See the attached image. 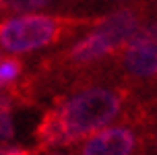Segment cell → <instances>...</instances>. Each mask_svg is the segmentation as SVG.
Wrapping results in <instances>:
<instances>
[{
    "instance_id": "obj_1",
    "label": "cell",
    "mask_w": 157,
    "mask_h": 155,
    "mask_svg": "<svg viewBox=\"0 0 157 155\" xmlns=\"http://www.w3.org/2000/svg\"><path fill=\"white\" fill-rule=\"evenodd\" d=\"M120 110L122 95L116 89L93 85L71 93L54 112L75 143L110 126Z\"/></svg>"
},
{
    "instance_id": "obj_15",
    "label": "cell",
    "mask_w": 157,
    "mask_h": 155,
    "mask_svg": "<svg viewBox=\"0 0 157 155\" xmlns=\"http://www.w3.org/2000/svg\"><path fill=\"white\" fill-rule=\"evenodd\" d=\"M6 2H8V0H0V13L6 10Z\"/></svg>"
},
{
    "instance_id": "obj_5",
    "label": "cell",
    "mask_w": 157,
    "mask_h": 155,
    "mask_svg": "<svg viewBox=\"0 0 157 155\" xmlns=\"http://www.w3.org/2000/svg\"><path fill=\"white\" fill-rule=\"evenodd\" d=\"M95 29H99L105 37L112 41V46L120 50L143 29L141 15L134 8H118L110 15H105L95 23Z\"/></svg>"
},
{
    "instance_id": "obj_12",
    "label": "cell",
    "mask_w": 157,
    "mask_h": 155,
    "mask_svg": "<svg viewBox=\"0 0 157 155\" xmlns=\"http://www.w3.org/2000/svg\"><path fill=\"white\" fill-rule=\"evenodd\" d=\"M4 153L6 155H29L25 149H21V147H15V145H10V147H6L4 149Z\"/></svg>"
},
{
    "instance_id": "obj_17",
    "label": "cell",
    "mask_w": 157,
    "mask_h": 155,
    "mask_svg": "<svg viewBox=\"0 0 157 155\" xmlns=\"http://www.w3.org/2000/svg\"><path fill=\"white\" fill-rule=\"evenodd\" d=\"M0 155H6V153H4V149H0Z\"/></svg>"
},
{
    "instance_id": "obj_16",
    "label": "cell",
    "mask_w": 157,
    "mask_h": 155,
    "mask_svg": "<svg viewBox=\"0 0 157 155\" xmlns=\"http://www.w3.org/2000/svg\"><path fill=\"white\" fill-rule=\"evenodd\" d=\"M114 2H132V0H114Z\"/></svg>"
},
{
    "instance_id": "obj_18",
    "label": "cell",
    "mask_w": 157,
    "mask_h": 155,
    "mask_svg": "<svg viewBox=\"0 0 157 155\" xmlns=\"http://www.w3.org/2000/svg\"><path fill=\"white\" fill-rule=\"evenodd\" d=\"M2 56H4V54H2V52H0V58H2Z\"/></svg>"
},
{
    "instance_id": "obj_3",
    "label": "cell",
    "mask_w": 157,
    "mask_h": 155,
    "mask_svg": "<svg viewBox=\"0 0 157 155\" xmlns=\"http://www.w3.org/2000/svg\"><path fill=\"white\" fill-rule=\"evenodd\" d=\"M122 66L128 75L139 79L157 77V39L149 27H143L122 48Z\"/></svg>"
},
{
    "instance_id": "obj_13",
    "label": "cell",
    "mask_w": 157,
    "mask_h": 155,
    "mask_svg": "<svg viewBox=\"0 0 157 155\" xmlns=\"http://www.w3.org/2000/svg\"><path fill=\"white\" fill-rule=\"evenodd\" d=\"M44 155H66V153H62L60 149H46V153Z\"/></svg>"
},
{
    "instance_id": "obj_14",
    "label": "cell",
    "mask_w": 157,
    "mask_h": 155,
    "mask_svg": "<svg viewBox=\"0 0 157 155\" xmlns=\"http://www.w3.org/2000/svg\"><path fill=\"white\" fill-rule=\"evenodd\" d=\"M149 31H151V35L157 39V23H153V25H149Z\"/></svg>"
},
{
    "instance_id": "obj_10",
    "label": "cell",
    "mask_w": 157,
    "mask_h": 155,
    "mask_svg": "<svg viewBox=\"0 0 157 155\" xmlns=\"http://www.w3.org/2000/svg\"><path fill=\"white\" fill-rule=\"evenodd\" d=\"M17 134V122L10 110H2L0 112V149H6L13 145Z\"/></svg>"
},
{
    "instance_id": "obj_6",
    "label": "cell",
    "mask_w": 157,
    "mask_h": 155,
    "mask_svg": "<svg viewBox=\"0 0 157 155\" xmlns=\"http://www.w3.org/2000/svg\"><path fill=\"white\" fill-rule=\"evenodd\" d=\"M112 52H116V48L112 46V41L105 35H103L99 29H91L87 31L85 35L75 41L68 50V58H71L75 64H91V62H97L110 56Z\"/></svg>"
},
{
    "instance_id": "obj_4",
    "label": "cell",
    "mask_w": 157,
    "mask_h": 155,
    "mask_svg": "<svg viewBox=\"0 0 157 155\" xmlns=\"http://www.w3.org/2000/svg\"><path fill=\"white\" fill-rule=\"evenodd\" d=\"M136 137L128 126L110 124L83 139L78 155H132Z\"/></svg>"
},
{
    "instance_id": "obj_2",
    "label": "cell",
    "mask_w": 157,
    "mask_h": 155,
    "mask_svg": "<svg viewBox=\"0 0 157 155\" xmlns=\"http://www.w3.org/2000/svg\"><path fill=\"white\" fill-rule=\"evenodd\" d=\"M62 33V21L48 13H10L0 21V52L29 56L54 44Z\"/></svg>"
},
{
    "instance_id": "obj_11",
    "label": "cell",
    "mask_w": 157,
    "mask_h": 155,
    "mask_svg": "<svg viewBox=\"0 0 157 155\" xmlns=\"http://www.w3.org/2000/svg\"><path fill=\"white\" fill-rule=\"evenodd\" d=\"M10 106H13V97L8 95V91H0V112L10 110Z\"/></svg>"
},
{
    "instance_id": "obj_9",
    "label": "cell",
    "mask_w": 157,
    "mask_h": 155,
    "mask_svg": "<svg viewBox=\"0 0 157 155\" xmlns=\"http://www.w3.org/2000/svg\"><path fill=\"white\" fill-rule=\"evenodd\" d=\"M56 0H8L6 10L8 13H46Z\"/></svg>"
},
{
    "instance_id": "obj_8",
    "label": "cell",
    "mask_w": 157,
    "mask_h": 155,
    "mask_svg": "<svg viewBox=\"0 0 157 155\" xmlns=\"http://www.w3.org/2000/svg\"><path fill=\"white\" fill-rule=\"evenodd\" d=\"M21 62L13 56L0 58V91H8L21 79Z\"/></svg>"
},
{
    "instance_id": "obj_7",
    "label": "cell",
    "mask_w": 157,
    "mask_h": 155,
    "mask_svg": "<svg viewBox=\"0 0 157 155\" xmlns=\"http://www.w3.org/2000/svg\"><path fill=\"white\" fill-rule=\"evenodd\" d=\"M37 139L44 149H64L72 143L66 128L60 122V118L56 116V112H50L41 120V124L37 128Z\"/></svg>"
}]
</instances>
